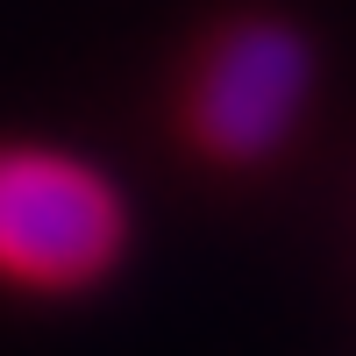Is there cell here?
Listing matches in <instances>:
<instances>
[{
    "instance_id": "1",
    "label": "cell",
    "mask_w": 356,
    "mask_h": 356,
    "mask_svg": "<svg viewBox=\"0 0 356 356\" xmlns=\"http://www.w3.org/2000/svg\"><path fill=\"white\" fill-rule=\"evenodd\" d=\"M122 193L57 150H0V278L29 292L93 285L122 257Z\"/></svg>"
},
{
    "instance_id": "2",
    "label": "cell",
    "mask_w": 356,
    "mask_h": 356,
    "mask_svg": "<svg viewBox=\"0 0 356 356\" xmlns=\"http://www.w3.org/2000/svg\"><path fill=\"white\" fill-rule=\"evenodd\" d=\"M307 86H314V65L300 36L278 22H250L207 57L193 86V129L221 157H271L285 129L300 122Z\"/></svg>"
}]
</instances>
